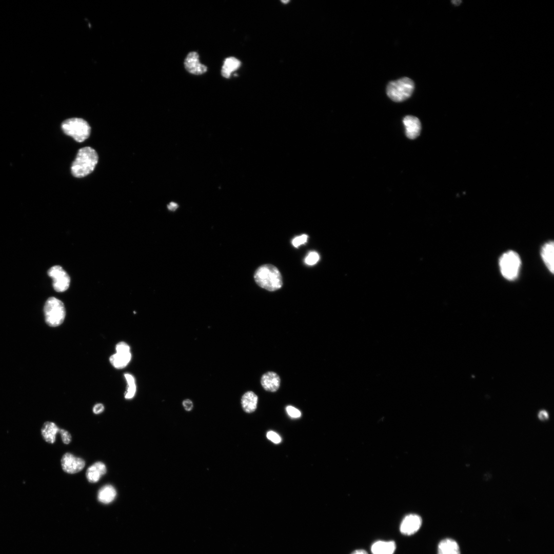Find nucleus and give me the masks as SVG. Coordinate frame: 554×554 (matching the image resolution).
Returning <instances> with one entry per match:
<instances>
[{"label": "nucleus", "instance_id": "nucleus-1", "mask_svg": "<svg viewBox=\"0 0 554 554\" xmlns=\"http://www.w3.org/2000/svg\"><path fill=\"white\" fill-rule=\"evenodd\" d=\"M98 160L97 153L92 148L85 147L80 149L71 166L72 174L77 178L87 176L94 170Z\"/></svg>", "mask_w": 554, "mask_h": 554}, {"label": "nucleus", "instance_id": "nucleus-2", "mask_svg": "<svg viewBox=\"0 0 554 554\" xmlns=\"http://www.w3.org/2000/svg\"><path fill=\"white\" fill-rule=\"evenodd\" d=\"M254 278L259 286L270 291L279 289L283 284L280 271L275 266L271 264H265L259 267L254 273Z\"/></svg>", "mask_w": 554, "mask_h": 554}, {"label": "nucleus", "instance_id": "nucleus-3", "mask_svg": "<svg viewBox=\"0 0 554 554\" xmlns=\"http://www.w3.org/2000/svg\"><path fill=\"white\" fill-rule=\"evenodd\" d=\"M64 133L75 141L82 143L90 136L91 127L87 122L81 118L73 117L65 120L61 125Z\"/></svg>", "mask_w": 554, "mask_h": 554}, {"label": "nucleus", "instance_id": "nucleus-4", "mask_svg": "<svg viewBox=\"0 0 554 554\" xmlns=\"http://www.w3.org/2000/svg\"><path fill=\"white\" fill-rule=\"evenodd\" d=\"M414 88L413 82L410 78L405 77L389 83L386 88V93L393 101L400 102L408 98Z\"/></svg>", "mask_w": 554, "mask_h": 554}, {"label": "nucleus", "instance_id": "nucleus-5", "mask_svg": "<svg viewBox=\"0 0 554 554\" xmlns=\"http://www.w3.org/2000/svg\"><path fill=\"white\" fill-rule=\"evenodd\" d=\"M44 312L46 323L51 327H57L63 323L66 310L63 303L59 299L51 296L45 302Z\"/></svg>", "mask_w": 554, "mask_h": 554}, {"label": "nucleus", "instance_id": "nucleus-6", "mask_svg": "<svg viewBox=\"0 0 554 554\" xmlns=\"http://www.w3.org/2000/svg\"><path fill=\"white\" fill-rule=\"evenodd\" d=\"M499 267L502 275L507 280H513L518 275L521 261L518 254L513 251L503 253L499 259Z\"/></svg>", "mask_w": 554, "mask_h": 554}, {"label": "nucleus", "instance_id": "nucleus-7", "mask_svg": "<svg viewBox=\"0 0 554 554\" xmlns=\"http://www.w3.org/2000/svg\"><path fill=\"white\" fill-rule=\"evenodd\" d=\"M48 275L53 281V287L57 292L67 290L70 285V278L67 272L59 265L51 267L48 271Z\"/></svg>", "mask_w": 554, "mask_h": 554}, {"label": "nucleus", "instance_id": "nucleus-8", "mask_svg": "<svg viewBox=\"0 0 554 554\" xmlns=\"http://www.w3.org/2000/svg\"><path fill=\"white\" fill-rule=\"evenodd\" d=\"M115 349L116 353L110 357V362L115 368H124L131 359L130 347L125 342H121L116 344Z\"/></svg>", "mask_w": 554, "mask_h": 554}, {"label": "nucleus", "instance_id": "nucleus-9", "mask_svg": "<svg viewBox=\"0 0 554 554\" xmlns=\"http://www.w3.org/2000/svg\"><path fill=\"white\" fill-rule=\"evenodd\" d=\"M422 524V519L419 515L408 514L402 520L400 525V531L405 536H411L420 529Z\"/></svg>", "mask_w": 554, "mask_h": 554}, {"label": "nucleus", "instance_id": "nucleus-10", "mask_svg": "<svg viewBox=\"0 0 554 554\" xmlns=\"http://www.w3.org/2000/svg\"><path fill=\"white\" fill-rule=\"evenodd\" d=\"M85 465V462L83 459L69 452L65 453L61 459L62 468L68 473H77L84 468Z\"/></svg>", "mask_w": 554, "mask_h": 554}, {"label": "nucleus", "instance_id": "nucleus-11", "mask_svg": "<svg viewBox=\"0 0 554 554\" xmlns=\"http://www.w3.org/2000/svg\"><path fill=\"white\" fill-rule=\"evenodd\" d=\"M184 66L188 72L193 74H202L207 70V67L200 63L198 53L194 51L188 54L184 61Z\"/></svg>", "mask_w": 554, "mask_h": 554}, {"label": "nucleus", "instance_id": "nucleus-12", "mask_svg": "<svg viewBox=\"0 0 554 554\" xmlns=\"http://www.w3.org/2000/svg\"><path fill=\"white\" fill-rule=\"evenodd\" d=\"M405 128V133L407 137L410 139H414L420 133L421 125L419 120L413 116H406L403 121Z\"/></svg>", "mask_w": 554, "mask_h": 554}, {"label": "nucleus", "instance_id": "nucleus-13", "mask_svg": "<svg viewBox=\"0 0 554 554\" xmlns=\"http://www.w3.org/2000/svg\"><path fill=\"white\" fill-rule=\"evenodd\" d=\"M280 378L275 372L269 371L264 373L261 379L263 388L268 391L275 392L280 385Z\"/></svg>", "mask_w": 554, "mask_h": 554}, {"label": "nucleus", "instance_id": "nucleus-14", "mask_svg": "<svg viewBox=\"0 0 554 554\" xmlns=\"http://www.w3.org/2000/svg\"><path fill=\"white\" fill-rule=\"evenodd\" d=\"M107 472L106 466L102 462H97L88 467L86 476L88 481L92 483L98 482Z\"/></svg>", "mask_w": 554, "mask_h": 554}, {"label": "nucleus", "instance_id": "nucleus-15", "mask_svg": "<svg viewBox=\"0 0 554 554\" xmlns=\"http://www.w3.org/2000/svg\"><path fill=\"white\" fill-rule=\"evenodd\" d=\"M396 549L394 541L379 540L371 546L372 554H393Z\"/></svg>", "mask_w": 554, "mask_h": 554}, {"label": "nucleus", "instance_id": "nucleus-16", "mask_svg": "<svg viewBox=\"0 0 554 554\" xmlns=\"http://www.w3.org/2000/svg\"><path fill=\"white\" fill-rule=\"evenodd\" d=\"M554 245L552 241H549L545 243L541 249V256L542 260L548 270L553 273L554 261H553Z\"/></svg>", "mask_w": 554, "mask_h": 554}, {"label": "nucleus", "instance_id": "nucleus-17", "mask_svg": "<svg viewBox=\"0 0 554 554\" xmlns=\"http://www.w3.org/2000/svg\"><path fill=\"white\" fill-rule=\"evenodd\" d=\"M437 554H460L459 545L450 538L443 539L438 544Z\"/></svg>", "mask_w": 554, "mask_h": 554}, {"label": "nucleus", "instance_id": "nucleus-18", "mask_svg": "<svg viewBox=\"0 0 554 554\" xmlns=\"http://www.w3.org/2000/svg\"><path fill=\"white\" fill-rule=\"evenodd\" d=\"M60 428L55 423L52 422H46L41 429V434L44 440L50 444H53L56 440V434Z\"/></svg>", "mask_w": 554, "mask_h": 554}, {"label": "nucleus", "instance_id": "nucleus-19", "mask_svg": "<svg viewBox=\"0 0 554 554\" xmlns=\"http://www.w3.org/2000/svg\"><path fill=\"white\" fill-rule=\"evenodd\" d=\"M258 397L251 391L245 392L242 397L241 404L243 410L247 413L254 412L256 407Z\"/></svg>", "mask_w": 554, "mask_h": 554}, {"label": "nucleus", "instance_id": "nucleus-20", "mask_svg": "<svg viewBox=\"0 0 554 554\" xmlns=\"http://www.w3.org/2000/svg\"><path fill=\"white\" fill-rule=\"evenodd\" d=\"M116 495V491L114 487L111 485H106L99 490L97 498L101 503L108 504L114 500Z\"/></svg>", "mask_w": 554, "mask_h": 554}, {"label": "nucleus", "instance_id": "nucleus-21", "mask_svg": "<svg viewBox=\"0 0 554 554\" xmlns=\"http://www.w3.org/2000/svg\"><path fill=\"white\" fill-rule=\"evenodd\" d=\"M241 62L234 57L226 58L222 68L221 73L223 77L229 78L232 72L237 70L241 66Z\"/></svg>", "mask_w": 554, "mask_h": 554}, {"label": "nucleus", "instance_id": "nucleus-22", "mask_svg": "<svg viewBox=\"0 0 554 554\" xmlns=\"http://www.w3.org/2000/svg\"><path fill=\"white\" fill-rule=\"evenodd\" d=\"M124 376L128 385L125 398L126 399H131L134 397L136 392L135 379L132 375L129 373H125Z\"/></svg>", "mask_w": 554, "mask_h": 554}, {"label": "nucleus", "instance_id": "nucleus-23", "mask_svg": "<svg viewBox=\"0 0 554 554\" xmlns=\"http://www.w3.org/2000/svg\"><path fill=\"white\" fill-rule=\"evenodd\" d=\"M320 259L319 254L315 251L310 252L305 259L306 264L309 265H313L316 264Z\"/></svg>", "mask_w": 554, "mask_h": 554}, {"label": "nucleus", "instance_id": "nucleus-24", "mask_svg": "<svg viewBox=\"0 0 554 554\" xmlns=\"http://www.w3.org/2000/svg\"><path fill=\"white\" fill-rule=\"evenodd\" d=\"M308 235L302 234L301 236L294 238L292 241V244L295 247H298L300 245L306 243Z\"/></svg>", "mask_w": 554, "mask_h": 554}, {"label": "nucleus", "instance_id": "nucleus-25", "mask_svg": "<svg viewBox=\"0 0 554 554\" xmlns=\"http://www.w3.org/2000/svg\"><path fill=\"white\" fill-rule=\"evenodd\" d=\"M286 410L288 415L293 418H298L301 416V411L292 406H287Z\"/></svg>", "mask_w": 554, "mask_h": 554}, {"label": "nucleus", "instance_id": "nucleus-26", "mask_svg": "<svg viewBox=\"0 0 554 554\" xmlns=\"http://www.w3.org/2000/svg\"><path fill=\"white\" fill-rule=\"evenodd\" d=\"M58 433L60 434L62 441L64 444H68L70 443L71 441V436L67 430L63 429H60Z\"/></svg>", "mask_w": 554, "mask_h": 554}, {"label": "nucleus", "instance_id": "nucleus-27", "mask_svg": "<svg viewBox=\"0 0 554 554\" xmlns=\"http://www.w3.org/2000/svg\"><path fill=\"white\" fill-rule=\"evenodd\" d=\"M267 438L275 444L280 443L281 442V438L276 432L273 431H269L267 433Z\"/></svg>", "mask_w": 554, "mask_h": 554}, {"label": "nucleus", "instance_id": "nucleus-28", "mask_svg": "<svg viewBox=\"0 0 554 554\" xmlns=\"http://www.w3.org/2000/svg\"><path fill=\"white\" fill-rule=\"evenodd\" d=\"M538 418L541 421L544 422L549 419V416L546 410H541L538 412Z\"/></svg>", "mask_w": 554, "mask_h": 554}, {"label": "nucleus", "instance_id": "nucleus-29", "mask_svg": "<svg viewBox=\"0 0 554 554\" xmlns=\"http://www.w3.org/2000/svg\"><path fill=\"white\" fill-rule=\"evenodd\" d=\"M182 404H183V407L184 408V409L186 411H190L193 408V403L189 399H187L184 400L183 401Z\"/></svg>", "mask_w": 554, "mask_h": 554}, {"label": "nucleus", "instance_id": "nucleus-30", "mask_svg": "<svg viewBox=\"0 0 554 554\" xmlns=\"http://www.w3.org/2000/svg\"><path fill=\"white\" fill-rule=\"evenodd\" d=\"M104 407L101 403H98L95 405L93 408V412L95 414H99L103 411Z\"/></svg>", "mask_w": 554, "mask_h": 554}, {"label": "nucleus", "instance_id": "nucleus-31", "mask_svg": "<svg viewBox=\"0 0 554 554\" xmlns=\"http://www.w3.org/2000/svg\"><path fill=\"white\" fill-rule=\"evenodd\" d=\"M168 208L169 210H174L177 208V205L174 202H171L168 206Z\"/></svg>", "mask_w": 554, "mask_h": 554}, {"label": "nucleus", "instance_id": "nucleus-32", "mask_svg": "<svg viewBox=\"0 0 554 554\" xmlns=\"http://www.w3.org/2000/svg\"><path fill=\"white\" fill-rule=\"evenodd\" d=\"M351 554H368V552L364 549H357L353 551Z\"/></svg>", "mask_w": 554, "mask_h": 554}]
</instances>
